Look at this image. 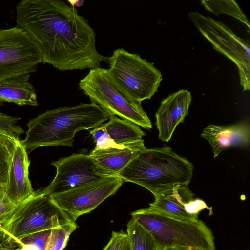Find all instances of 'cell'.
Here are the masks:
<instances>
[{"label": "cell", "mask_w": 250, "mask_h": 250, "mask_svg": "<svg viewBox=\"0 0 250 250\" xmlns=\"http://www.w3.org/2000/svg\"><path fill=\"white\" fill-rule=\"evenodd\" d=\"M131 215L152 235L160 250L191 247L215 250L212 231L201 220L176 219L150 206L132 212Z\"/></svg>", "instance_id": "277c9868"}, {"label": "cell", "mask_w": 250, "mask_h": 250, "mask_svg": "<svg viewBox=\"0 0 250 250\" xmlns=\"http://www.w3.org/2000/svg\"><path fill=\"white\" fill-rule=\"evenodd\" d=\"M124 181L119 176H109L72 190L52 195V200L74 221L95 209L117 192Z\"/></svg>", "instance_id": "8fae6325"}, {"label": "cell", "mask_w": 250, "mask_h": 250, "mask_svg": "<svg viewBox=\"0 0 250 250\" xmlns=\"http://www.w3.org/2000/svg\"><path fill=\"white\" fill-rule=\"evenodd\" d=\"M76 223L42 190L17 205L2 228L18 241L32 233Z\"/></svg>", "instance_id": "5b68a950"}, {"label": "cell", "mask_w": 250, "mask_h": 250, "mask_svg": "<svg viewBox=\"0 0 250 250\" xmlns=\"http://www.w3.org/2000/svg\"><path fill=\"white\" fill-rule=\"evenodd\" d=\"M191 99L188 90L181 89L161 101L155 117L159 138L162 141L168 142L178 125L184 122L188 115Z\"/></svg>", "instance_id": "7c38bea8"}, {"label": "cell", "mask_w": 250, "mask_h": 250, "mask_svg": "<svg viewBox=\"0 0 250 250\" xmlns=\"http://www.w3.org/2000/svg\"><path fill=\"white\" fill-rule=\"evenodd\" d=\"M21 248H19V249H16V250H21Z\"/></svg>", "instance_id": "1f68e13d"}, {"label": "cell", "mask_w": 250, "mask_h": 250, "mask_svg": "<svg viewBox=\"0 0 250 250\" xmlns=\"http://www.w3.org/2000/svg\"><path fill=\"white\" fill-rule=\"evenodd\" d=\"M30 77V74H24L0 81V103H13L19 106H38Z\"/></svg>", "instance_id": "e0dca14e"}, {"label": "cell", "mask_w": 250, "mask_h": 250, "mask_svg": "<svg viewBox=\"0 0 250 250\" xmlns=\"http://www.w3.org/2000/svg\"><path fill=\"white\" fill-rule=\"evenodd\" d=\"M161 250H175L173 248H166V249H162Z\"/></svg>", "instance_id": "4dcf8cb0"}, {"label": "cell", "mask_w": 250, "mask_h": 250, "mask_svg": "<svg viewBox=\"0 0 250 250\" xmlns=\"http://www.w3.org/2000/svg\"><path fill=\"white\" fill-rule=\"evenodd\" d=\"M16 206L7 197L5 188H0V225L6 219Z\"/></svg>", "instance_id": "4316f807"}, {"label": "cell", "mask_w": 250, "mask_h": 250, "mask_svg": "<svg viewBox=\"0 0 250 250\" xmlns=\"http://www.w3.org/2000/svg\"><path fill=\"white\" fill-rule=\"evenodd\" d=\"M146 149L143 139L127 143L122 148L93 150L89 154L96 164L110 176L119 173Z\"/></svg>", "instance_id": "9a60e30c"}, {"label": "cell", "mask_w": 250, "mask_h": 250, "mask_svg": "<svg viewBox=\"0 0 250 250\" xmlns=\"http://www.w3.org/2000/svg\"><path fill=\"white\" fill-rule=\"evenodd\" d=\"M71 6L74 7L75 8L82 6L84 2L83 0H67Z\"/></svg>", "instance_id": "f1b7e54d"}, {"label": "cell", "mask_w": 250, "mask_h": 250, "mask_svg": "<svg viewBox=\"0 0 250 250\" xmlns=\"http://www.w3.org/2000/svg\"><path fill=\"white\" fill-rule=\"evenodd\" d=\"M79 88L108 115H118L146 129H151V122L141 103L124 93L112 81L107 69H90L79 83Z\"/></svg>", "instance_id": "8992f818"}, {"label": "cell", "mask_w": 250, "mask_h": 250, "mask_svg": "<svg viewBox=\"0 0 250 250\" xmlns=\"http://www.w3.org/2000/svg\"><path fill=\"white\" fill-rule=\"evenodd\" d=\"M89 132L95 143L94 150L105 149L110 147L122 148L125 146V144L118 145L112 140L106 131L105 124H101L90 130Z\"/></svg>", "instance_id": "cb8c5ba5"}, {"label": "cell", "mask_w": 250, "mask_h": 250, "mask_svg": "<svg viewBox=\"0 0 250 250\" xmlns=\"http://www.w3.org/2000/svg\"><path fill=\"white\" fill-rule=\"evenodd\" d=\"M126 233L131 250H161L152 235L132 218L127 224Z\"/></svg>", "instance_id": "d6986e66"}, {"label": "cell", "mask_w": 250, "mask_h": 250, "mask_svg": "<svg viewBox=\"0 0 250 250\" xmlns=\"http://www.w3.org/2000/svg\"><path fill=\"white\" fill-rule=\"evenodd\" d=\"M202 5L208 11L218 16L226 14L239 20L250 29V25L247 17L235 0H203Z\"/></svg>", "instance_id": "ffe728a7"}, {"label": "cell", "mask_w": 250, "mask_h": 250, "mask_svg": "<svg viewBox=\"0 0 250 250\" xmlns=\"http://www.w3.org/2000/svg\"><path fill=\"white\" fill-rule=\"evenodd\" d=\"M17 26L33 42L42 62L61 71L100 67L106 57L96 35L74 7L59 0H23L16 8Z\"/></svg>", "instance_id": "6da1fadb"}, {"label": "cell", "mask_w": 250, "mask_h": 250, "mask_svg": "<svg viewBox=\"0 0 250 250\" xmlns=\"http://www.w3.org/2000/svg\"><path fill=\"white\" fill-rule=\"evenodd\" d=\"M20 118L0 113V134L15 141L20 140L24 130L16 125Z\"/></svg>", "instance_id": "603a6c76"}, {"label": "cell", "mask_w": 250, "mask_h": 250, "mask_svg": "<svg viewBox=\"0 0 250 250\" xmlns=\"http://www.w3.org/2000/svg\"><path fill=\"white\" fill-rule=\"evenodd\" d=\"M107 72L114 83L127 95L142 102L150 99L162 80L161 72L153 63L123 48L116 49L106 57Z\"/></svg>", "instance_id": "52a82bcc"}, {"label": "cell", "mask_w": 250, "mask_h": 250, "mask_svg": "<svg viewBox=\"0 0 250 250\" xmlns=\"http://www.w3.org/2000/svg\"><path fill=\"white\" fill-rule=\"evenodd\" d=\"M28 155L20 140L16 141L5 189L7 197L14 205L24 201L34 192L29 178Z\"/></svg>", "instance_id": "4fadbf2b"}, {"label": "cell", "mask_w": 250, "mask_h": 250, "mask_svg": "<svg viewBox=\"0 0 250 250\" xmlns=\"http://www.w3.org/2000/svg\"><path fill=\"white\" fill-rule=\"evenodd\" d=\"M109 119L93 102L47 110L30 120L24 140H20L27 154L46 146L72 147L76 133L94 128Z\"/></svg>", "instance_id": "7a4b0ae2"}, {"label": "cell", "mask_w": 250, "mask_h": 250, "mask_svg": "<svg viewBox=\"0 0 250 250\" xmlns=\"http://www.w3.org/2000/svg\"><path fill=\"white\" fill-rule=\"evenodd\" d=\"M175 250H204L201 249L193 248L191 247H176L173 248Z\"/></svg>", "instance_id": "f546056e"}, {"label": "cell", "mask_w": 250, "mask_h": 250, "mask_svg": "<svg viewBox=\"0 0 250 250\" xmlns=\"http://www.w3.org/2000/svg\"><path fill=\"white\" fill-rule=\"evenodd\" d=\"M189 184L176 186L155 196L154 202L149 206L172 217L187 221H196L198 217L186 211L188 204L194 199V194L190 190Z\"/></svg>", "instance_id": "2e32d148"}, {"label": "cell", "mask_w": 250, "mask_h": 250, "mask_svg": "<svg viewBox=\"0 0 250 250\" xmlns=\"http://www.w3.org/2000/svg\"><path fill=\"white\" fill-rule=\"evenodd\" d=\"M51 164L56 168V175L42 191L51 196L66 192L109 176L100 168L90 154H73Z\"/></svg>", "instance_id": "30bf717a"}, {"label": "cell", "mask_w": 250, "mask_h": 250, "mask_svg": "<svg viewBox=\"0 0 250 250\" xmlns=\"http://www.w3.org/2000/svg\"><path fill=\"white\" fill-rule=\"evenodd\" d=\"M52 229L37 232L27 235L19 242L22 245L30 246L36 250H46Z\"/></svg>", "instance_id": "d4e9b609"}, {"label": "cell", "mask_w": 250, "mask_h": 250, "mask_svg": "<svg viewBox=\"0 0 250 250\" xmlns=\"http://www.w3.org/2000/svg\"><path fill=\"white\" fill-rule=\"evenodd\" d=\"M22 245L6 232L0 225V250H14Z\"/></svg>", "instance_id": "83f0119b"}, {"label": "cell", "mask_w": 250, "mask_h": 250, "mask_svg": "<svg viewBox=\"0 0 250 250\" xmlns=\"http://www.w3.org/2000/svg\"><path fill=\"white\" fill-rule=\"evenodd\" d=\"M193 166L171 147L146 148L118 174L124 182L144 187L155 196L182 184H189Z\"/></svg>", "instance_id": "3957f363"}, {"label": "cell", "mask_w": 250, "mask_h": 250, "mask_svg": "<svg viewBox=\"0 0 250 250\" xmlns=\"http://www.w3.org/2000/svg\"><path fill=\"white\" fill-rule=\"evenodd\" d=\"M2 136H4V135H2V134H0V137H2ZM5 137H6V136H5Z\"/></svg>", "instance_id": "d6a6232c"}, {"label": "cell", "mask_w": 250, "mask_h": 250, "mask_svg": "<svg viewBox=\"0 0 250 250\" xmlns=\"http://www.w3.org/2000/svg\"><path fill=\"white\" fill-rule=\"evenodd\" d=\"M78 227L75 223L52 229L46 250H63L70 234Z\"/></svg>", "instance_id": "7402d4cb"}, {"label": "cell", "mask_w": 250, "mask_h": 250, "mask_svg": "<svg viewBox=\"0 0 250 250\" xmlns=\"http://www.w3.org/2000/svg\"><path fill=\"white\" fill-rule=\"evenodd\" d=\"M109 121L105 124L106 131L117 144L123 145L141 140L145 133L136 124L115 115L109 114Z\"/></svg>", "instance_id": "ac0fdd59"}, {"label": "cell", "mask_w": 250, "mask_h": 250, "mask_svg": "<svg viewBox=\"0 0 250 250\" xmlns=\"http://www.w3.org/2000/svg\"><path fill=\"white\" fill-rule=\"evenodd\" d=\"M201 136L210 144L215 158L227 148L249 146L250 125L246 121L226 126L210 124L203 129Z\"/></svg>", "instance_id": "5bb4252c"}, {"label": "cell", "mask_w": 250, "mask_h": 250, "mask_svg": "<svg viewBox=\"0 0 250 250\" xmlns=\"http://www.w3.org/2000/svg\"><path fill=\"white\" fill-rule=\"evenodd\" d=\"M42 59L33 42L18 26L0 29V81L36 71Z\"/></svg>", "instance_id": "9c48e42d"}, {"label": "cell", "mask_w": 250, "mask_h": 250, "mask_svg": "<svg viewBox=\"0 0 250 250\" xmlns=\"http://www.w3.org/2000/svg\"><path fill=\"white\" fill-rule=\"evenodd\" d=\"M188 17L214 49L231 60L237 66L243 91L250 89V42L237 36L224 23L198 12Z\"/></svg>", "instance_id": "ba28073f"}, {"label": "cell", "mask_w": 250, "mask_h": 250, "mask_svg": "<svg viewBox=\"0 0 250 250\" xmlns=\"http://www.w3.org/2000/svg\"><path fill=\"white\" fill-rule=\"evenodd\" d=\"M103 250H131L127 233L122 230L113 231L109 241Z\"/></svg>", "instance_id": "484cf974"}, {"label": "cell", "mask_w": 250, "mask_h": 250, "mask_svg": "<svg viewBox=\"0 0 250 250\" xmlns=\"http://www.w3.org/2000/svg\"><path fill=\"white\" fill-rule=\"evenodd\" d=\"M15 146L14 140L5 136L0 137V188L6 189Z\"/></svg>", "instance_id": "44dd1931"}]
</instances>
